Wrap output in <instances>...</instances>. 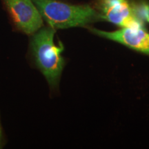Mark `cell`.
Wrapping results in <instances>:
<instances>
[{"instance_id": "6da1fadb", "label": "cell", "mask_w": 149, "mask_h": 149, "mask_svg": "<svg viewBox=\"0 0 149 149\" xmlns=\"http://www.w3.org/2000/svg\"><path fill=\"white\" fill-rule=\"evenodd\" d=\"M55 29L42 28L30 40V51L33 62L47 80L52 89L58 87L66 61L61 54L64 46L60 41L55 42Z\"/></svg>"}, {"instance_id": "8992f818", "label": "cell", "mask_w": 149, "mask_h": 149, "mask_svg": "<svg viewBox=\"0 0 149 149\" xmlns=\"http://www.w3.org/2000/svg\"><path fill=\"white\" fill-rule=\"evenodd\" d=\"M1 138H2V130H1V124H0V144H1Z\"/></svg>"}, {"instance_id": "5b68a950", "label": "cell", "mask_w": 149, "mask_h": 149, "mask_svg": "<svg viewBox=\"0 0 149 149\" xmlns=\"http://www.w3.org/2000/svg\"><path fill=\"white\" fill-rule=\"evenodd\" d=\"M93 34L118 42L139 53L149 55V33L144 28H122L115 31H104L88 28Z\"/></svg>"}, {"instance_id": "3957f363", "label": "cell", "mask_w": 149, "mask_h": 149, "mask_svg": "<svg viewBox=\"0 0 149 149\" xmlns=\"http://www.w3.org/2000/svg\"><path fill=\"white\" fill-rule=\"evenodd\" d=\"M97 9L103 20L122 28H144L137 14L135 3L129 0H98Z\"/></svg>"}, {"instance_id": "277c9868", "label": "cell", "mask_w": 149, "mask_h": 149, "mask_svg": "<svg viewBox=\"0 0 149 149\" xmlns=\"http://www.w3.org/2000/svg\"><path fill=\"white\" fill-rule=\"evenodd\" d=\"M17 29L33 35L43 26V18L32 0H4Z\"/></svg>"}, {"instance_id": "7a4b0ae2", "label": "cell", "mask_w": 149, "mask_h": 149, "mask_svg": "<svg viewBox=\"0 0 149 149\" xmlns=\"http://www.w3.org/2000/svg\"><path fill=\"white\" fill-rule=\"evenodd\" d=\"M42 18L54 29L85 26L103 21L100 12L88 5H72L57 0H32Z\"/></svg>"}]
</instances>
